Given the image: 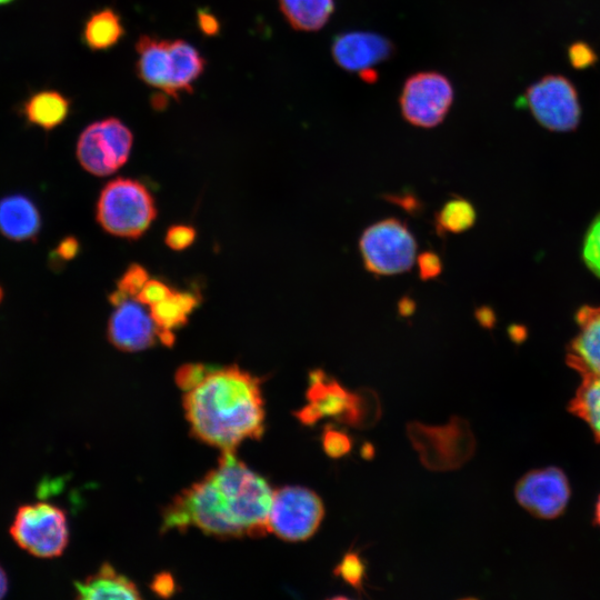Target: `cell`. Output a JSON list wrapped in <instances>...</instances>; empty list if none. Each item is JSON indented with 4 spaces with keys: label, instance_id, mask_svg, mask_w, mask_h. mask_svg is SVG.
I'll return each mask as SVG.
<instances>
[{
    "label": "cell",
    "instance_id": "6da1fadb",
    "mask_svg": "<svg viewBox=\"0 0 600 600\" xmlns=\"http://www.w3.org/2000/svg\"><path fill=\"white\" fill-rule=\"evenodd\" d=\"M269 482L234 451L164 508L162 531L196 528L218 538L263 537L273 499Z\"/></svg>",
    "mask_w": 600,
    "mask_h": 600
},
{
    "label": "cell",
    "instance_id": "7a4b0ae2",
    "mask_svg": "<svg viewBox=\"0 0 600 600\" xmlns=\"http://www.w3.org/2000/svg\"><path fill=\"white\" fill-rule=\"evenodd\" d=\"M259 377L237 364L210 369L183 393L191 434L221 451H234L264 431V400Z\"/></svg>",
    "mask_w": 600,
    "mask_h": 600
},
{
    "label": "cell",
    "instance_id": "3957f363",
    "mask_svg": "<svg viewBox=\"0 0 600 600\" xmlns=\"http://www.w3.org/2000/svg\"><path fill=\"white\" fill-rule=\"evenodd\" d=\"M153 197L139 181L117 178L101 190L97 203V220L110 234L136 239L156 218Z\"/></svg>",
    "mask_w": 600,
    "mask_h": 600
},
{
    "label": "cell",
    "instance_id": "277c9868",
    "mask_svg": "<svg viewBox=\"0 0 600 600\" xmlns=\"http://www.w3.org/2000/svg\"><path fill=\"white\" fill-rule=\"evenodd\" d=\"M10 533L16 543L38 558L60 556L69 540L66 512L48 502L21 506L13 519Z\"/></svg>",
    "mask_w": 600,
    "mask_h": 600
},
{
    "label": "cell",
    "instance_id": "5b68a950",
    "mask_svg": "<svg viewBox=\"0 0 600 600\" xmlns=\"http://www.w3.org/2000/svg\"><path fill=\"white\" fill-rule=\"evenodd\" d=\"M360 251L367 270L379 276H391L412 267L417 243L404 223L391 218L376 222L363 231Z\"/></svg>",
    "mask_w": 600,
    "mask_h": 600
},
{
    "label": "cell",
    "instance_id": "8992f818",
    "mask_svg": "<svg viewBox=\"0 0 600 600\" xmlns=\"http://www.w3.org/2000/svg\"><path fill=\"white\" fill-rule=\"evenodd\" d=\"M323 516L322 500L314 491L299 486L282 487L273 492L269 532L286 541H304L316 533Z\"/></svg>",
    "mask_w": 600,
    "mask_h": 600
},
{
    "label": "cell",
    "instance_id": "52a82bcc",
    "mask_svg": "<svg viewBox=\"0 0 600 600\" xmlns=\"http://www.w3.org/2000/svg\"><path fill=\"white\" fill-rule=\"evenodd\" d=\"M534 119L556 132L574 130L581 118V106L573 83L563 76L548 74L531 84L520 99Z\"/></svg>",
    "mask_w": 600,
    "mask_h": 600
},
{
    "label": "cell",
    "instance_id": "ba28073f",
    "mask_svg": "<svg viewBox=\"0 0 600 600\" xmlns=\"http://www.w3.org/2000/svg\"><path fill=\"white\" fill-rule=\"evenodd\" d=\"M132 142L133 136L122 121L107 118L84 128L77 142V158L88 172L108 176L127 162Z\"/></svg>",
    "mask_w": 600,
    "mask_h": 600
},
{
    "label": "cell",
    "instance_id": "9c48e42d",
    "mask_svg": "<svg viewBox=\"0 0 600 600\" xmlns=\"http://www.w3.org/2000/svg\"><path fill=\"white\" fill-rule=\"evenodd\" d=\"M453 101L449 79L434 71H423L409 77L400 94L403 118L420 128L438 126L447 116Z\"/></svg>",
    "mask_w": 600,
    "mask_h": 600
},
{
    "label": "cell",
    "instance_id": "30bf717a",
    "mask_svg": "<svg viewBox=\"0 0 600 600\" xmlns=\"http://www.w3.org/2000/svg\"><path fill=\"white\" fill-rule=\"evenodd\" d=\"M571 490L567 476L557 467L534 469L516 484L514 497L530 514L539 519H554L566 510Z\"/></svg>",
    "mask_w": 600,
    "mask_h": 600
},
{
    "label": "cell",
    "instance_id": "8fae6325",
    "mask_svg": "<svg viewBox=\"0 0 600 600\" xmlns=\"http://www.w3.org/2000/svg\"><path fill=\"white\" fill-rule=\"evenodd\" d=\"M307 400L308 404L296 413L298 420L306 426H311L323 417H334L349 424H360L362 417L360 397L347 391L320 369L309 373Z\"/></svg>",
    "mask_w": 600,
    "mask_h": 600
},
{
    "label": "cell",
    "instance_id": "7c38bea8",
    "mask_svg": "<svg viewBox=\"0 0 600 600\" xmlns=\"http://www.w3.org/2000/svg\"><path fill=\"white\" fill-rule=\"evenodd\" d=\"M109 341L119 350L141 351L152 347L159 328L140 302L126 300L116 307L108 323Z\"/></svg>",
    "mask_w": 600,
    "mask_h": 600
},
{
    "label": "cell",
    "instance_id": "4fadbf2b",
    "mask_svg": "<svg viewBox=\"0 0 600 600\" xmlns=\"http://www.w3.org/2000/svg\"><path fill=\"white\" fill-rule=\"evenodd\" d=\"M392 46L384 37L366 31L339 34L332 44L334 61L344 70L362 71L390 57Z\"/></svg>",
    "mask_w": 600,
    "mask_h": 600
},
{
    "label": "cell",
    "instance_id": "5bb4252c",
    "mask_svg": "<svg viewBox=\"0 0 600 600\" xmlns=\"http://www.w3.org/2000/svg\"><path fill=\"white\" fill-rule=\"evenodd\" d=\"M576 320L579 331L569 344L567 363L580 377L600 376V307H581Z\"/></svg>",
    "mask_w": 600,
    "mask_h": 600
},
{
    "label": "cell",
    "instance_id": "9a60e30c",
    "mask_svg": "<svg viewBox=\"0 0 600 600\" xmlns=\"http://www.w3.org/2000/svg\"><path fill=\"white\" fill-rule=\"evenodd\" d=\"M41 229V216L31 198L12 193L0 199V233L13 241L34 240Z\"/></svg>",
    "mask_w": 600,
    "mask_h": 600
},
{
    "label": "cell",
    "instance_id": "2e32d148",
    "mask_svg": "<svg viewBox=\"0 0 600 600\" xmlns=\"http://www.w3.org/2000/svg\"><path fill=\"white\" fill-rule=\"evenodd\" d=\"M136 51L139 78L150 87L170 96L172 61L169 40L143 34L136 43Z\"/></svg>",
    "mask_w": 600,
    "mask_h": 600
},
{
    "label": "cell",
    "instance_id": "e0dca14e",
    "mask_svg": "<svg viewBox=\"0 0 600 600\" xmlns=\"http://www.w3.org/2000/svg\"><path fill=\"white\" fill-rule=\"evenodd\" d=\"M78 599H140L137 586L119 573L111 564L103 563L99 570L83 581L74 582Z\"/></svg>",
    "mask_w": 600,
    "mask_h": 600
},
{
    "label": "cell",
    "instance_id": "ac0fdd59",
    "mask_svg": "<svg viewBox=\"0 0 600 600\" xmlns=\"http://www.w3.org/2000/svg\"><path fill=\"white\" fill-rule=\"evenodd\" d=\"M172 61L170 97L178 99L181 93H190L192 86L202 74L206 61L200 52L186 40H169Z\"/></svg>",
    "mask_w": 600,
    "mask_h": 600
},
{
    "label": "cell",
    "instance_id": "d6986e66",
    "mask_svg": "<svg viewBox=\"0 0 600 600\" xmlns=\"http://www.w3.org/2000/svg\"><path fill=\"white\" fill-rule=\"evenodd\" d=\"M70 102L54 90L39 91L28 98L23 104V116L37 127L51 130L61 124L69 114Z\"/></svg>",
    "mask_w": 600,
    "mask_h": 600
},
{
    "label": "cell",
    "instance_id": "ffe728a7",
    "mask_svg": "<svg viewBox=\"0 0 600 600\" xmlns=\"http://www.w3.org/2000/svg\"><path fill=\"white\" fill-rule=\"evenodd\" d=\"M279 4L287 21L300 31L321 29L334 10L333 0H279Z\"/></svg>",
    "mask_w": 600,
    "mask_h": 600
},
{
    "label": "cell",
    "instance_id": "44dd1931",
    "mask_svg": "<svg viewBox=\"0 0 600 600\" xmlns=\"http://www.w3.org/2000/svg\"><path fill=\"white\" fill-rule=\"evenodd\" d=\"M124 34L120 16L111 8L93 12L84 23L83 41L91 50L113 47Z\"/></svg>",
    "mask_w": 600,
    "mask_h": 600
},
{
    "label": "cell",
    "instance_id": "7402d4cb",
    "mask_svg": "<svg viewBox=\"0 0 600 600\" xmlns=\"http://www.w3.org/2000/svg\"><path fill=\"white\" fill-rule=\"evenodd\" d=\"M568 410L584 421L594 439L600 442V376L581 377Z\"/></svg>",
    "mask_w": 600,
    "mask_h": 600
},
{
    "label": "cell",
    "instance_id": "603a6c76",
    "mask_svg": "<svg viewBox=\"0 0 600 600\" xmlns=\"http://www.w3.org/2000/svg\"><path fill=\"white\" fill-rule=\"evenodd\" d=\"M199 306V297L192 292H177L150 307V314L160 329L172 330L187 323L188 317Z\"/></svg>",
    "mask_w": 600,
    "mask_h": 600
},
{
    "label": "cell",
    "instance_id": "cb8c5ba5",
    "mask_svg": "<svg viewBox=\"0 0 600 600\" xmlns=\"http://www.w3.org/2000/svg\"><path fill=\"white\" fill-rule=\"evenodd\" d=\"M476 210L466 199L454 198L447 201L436 216L439 233H459L473 226Z\"/></svg>",
    "mask_w": 600,
    "mask_h": 600
},
{
    "label": "cell",
    "instance_id": "d4e9b609",
    "mask_svg": "<svg viewBox=\"0 0 600 600\" xmlns=\"http://www.w3.org/2000/svg\"><path fill=\"white\" fill-rule=\"evenodd\" d=\"M333 574L340 577L346 583L363 592V578L366 566L357 551L349 550L333 569Z\"/></svg>",
    "mask_w": 600,
    "mask_h": 600
},
{
    "label": "cell",
    "instance_id": "484cf974",
    "mask_svg": "<svg viewBox=\"0 0 600 600\" xmlns=\"http://www.w3.org/2000/svg\"><path fill=\"white\" fill-rule=\"evenodd\" d=\"M582 258L587 267L600 278V214L592 221L586 234Z\"/></svg>",
    "mask_w": 600,
    "mask_h": 600
},
{
    "label": "cell",
    "instance_id": "4316f807",
    "mask_svg": "<svg viewBox=\"0 0 600 600\" xmlns=\"http://www.w3.org/2000/svg\"><path fill=\"white\" fill-rule=\"evenodd\" d=\"M322 448L330 458H341L352 448V441L348 433L327 426L321 437Z\"/></svg>",
    "mask_w": 600,
    "mask_h": 600
},
{
    "label": "cell",
    "instance_id": "83f0119b",
    "mask_svg": "<svg viewBox=\"0 0 600 600\" xmlns=\"http://www.w3.org/2000/svg\"><path fill=\"white\" fill-rule=\"evenodd\" d=\"M148 280L149 276L147 270L138 263H131L120 277L117 283V290L121 291L129 298H136Z\"/></svg>",
    "mask_w": 600,
    "mask_h": 600
},
{
    "label": "cell",
    "instance_id": "f1b7e54d",
    "mask_svg": "<svg viewBox=\"0 0 600 600\" xmlns=\"http://www.w3.org/2000/svg\"><path fill=\"white\" fill-rule=\"evenodd\" d=\"M172 293L173 290L164 282L156 279H149L136 296V300L142 306L151 307L167 299Z\"/></svg>",
    "mask_w": 600,
    "mask_h": 600
},
{
    "label": "cell",
    "instance_id": "f546056e",
    "mask_svg": "<svg viewBox=\"0 0 600 600\" xmlns=\"http://www.w3.org/2000/svg\"><path fill=\"white\" fill-rule=\"evenodd\" d=\"M568 57L571 66L578 70L590 68L598 60L594 50L583 41L572 43L568 49Z\"/></svg>",
    "mask_w": 600,
    "mask_h": 600
},
{
    "label": "cell",
    "instance_id": "4dcf8cb0",
    "mask_svg": "<svg viewBox=\"0 0 600 600\" xmlns=\"http://www.w3.org/2000/svg\"><path fill=\"white\" fill-rule=\"evenodd\" d=\"M196 238V230L191 226L176 224L168 229L166 233V244L173 250H183L192 244Z\"/></svg>",
    "mask_w": 600,
    "mask_h": 600
},
{
    "label": "cell",
    "instance_id": "1f68e13d",
    "mask_svg": "<svg viewBox=\"0 0 600 600\" xmlns=\"http://www.w3.org/2000/svg\"><path fill=\"white\" fill-rule=\"evenodd\" d=\"M211 368L201 363H187L176 372V382L183 391L197 384Z\"/></svg>",
    "mask_w": 600,
    "mask_h": 600
},
{
    "label": "cell",
    "instance_id": "d6a6232c",
    "mask_svg": "<svg viewBox=\"0 0 600 600\" xmlns=\"http://www.w3.org/2000/svg\"><path fill=\"white\" fill-rule=\"evenodd\" d=\"M419 276L422 280H429L438 277L442 270L440 257L432 251L422 252L418 259Z\"/></svg>",
    "mask_w": 600,
    "mask_h": 600
},
{
    "label": "cell",
    "instance_id": "836d02e7",
    "mask_svg": "<svg viewBox=\"0 0 600 600\" xmlns=\"http://www.w3.org/2000/svg\"><path fill=\"white\" fill-rule=\"evenodd\" d=\"M79 249H80V244L76 237L73 236L64 237L59 242L54 251L51 252L50 262L58 263L61 261L71 260L78 254Z\"/></svg>",
    "mask_w": 600,
    "mask_h": 600
},
{
    "label": "cell",
    "instance_id": "e575fe53",
    "mask_svg": "<svg viewBox=\"0 0 600 600\" xmlns=\"http://www.w3.org/2000/svg\"><path fill=\"white\" fill-rule=\"evenodd\" d=\"M198 22L201 31L208 36H213L219 30L218 20L216 19V17L208 12L200 11L198 13Z\"/></svg>",
    "mask_w": 600,
    "mask_h": 600
},
{
    "label": "cell",
    "instance_id": "d590c367",
    "mask_svg": "<svg viewBox=\"0 0 600 600\" xmlns=\"http://www.w3.org/2000/svg\"><path fill=\"white\" fill-rule=\"evenodd\" d=\"M156 591L161 592L162 596H167L168 591H172V579L169 578V580H164V576L161 578H157L156 580Z\"/></svg>",
    "mask_w": 600,
    "mask_h": 600
},
{
    "label": "cell",
    "instance_id": "8d00e7d4",
    "mask_svg": "<svg viewBox=\"0 0 600 600\" xmlns=\"http://www.w3.org/2000/svg\"><path fill=\"white\" fill-rule=\"evenodd\" d=\"M413 301L408 298L402 299V301L399 303V310L404 316L410 314L413 311Z\"/></svg>",
    "mask_w": 600,
    "mask_h": 600
},
{
    "label": "cell",
    "instance_id": "74e56055",
    "mask_svg": "<svg viewBox=\"0 0 600 600\" xmlns=\"http://www.w3.org/2000/svg\"><path fill=\"white\" fill-rule=\"evenodd\" d=\"M7 590H8V578L3 568L0 566V599L4 597Z\"/></svg>",
    "mask_w": 600,
    "mask_h": 600
},
{
    "label": "cell",
    "instance_id": "f35d334b",
    "mask_svg": "<svg viewBox=\"0 0 600 600\" xmlns=\"http://www.w3.org/2000/svg\"><path fill=\"white\" fill-rule=\"evenodd\" d=\"M487 309H482L481 311L478 312V319L481 321L482 324L487 326L489 324L490 322L488 321L491 320L492 321V316H491V312L487 313Z\"/></svg>",
    "mask_w": 600,
    "mask_h": 600
},
{
    "label": "cell",
    "instance_id": "ab89813d",
    "mask_svg": "<svg viewBox=\"0 0 600 600\" xmlns=\"http://www.w3.org/2000/svg\"><path fill=\"white\" fill-rule=\"evenodd\" d=\"M594 520L597 524L600 527V496L597 500L596 508H594Z\"/></svg>",
    "mask_w": 600,
    "mask_h": 600
},
{
    "label": "cell",
    "instance_id": "60d3db41",
    "mask_svg": "<svg viewBox=\"0 0 600 600\" xmlns=\"http://www.w3.org/2000/svg\"><path fill=\"white\" fill-rule=\"evenodd\" d=\"M2 299H3V289H2V287L0 286V303L2 302Z\"/></svg>",
    "mask_w": 600,
    "mask_h": 600
},
{
    "label": "cell",
    "instance_id": "b9f144b4",
    "mask_svg": "<svg viewBox=\"0 0 600 600\" xmlns=\"http://www.w3.org/2000/svg\"><path fill=\"white\" fill-rule=\"evenodd\" d=\"M11 1H13V0H0V4H6V3H9Z\"/></svg>",
    "mask_w": 600,
    "mask_h": 600
}]
</instances>
